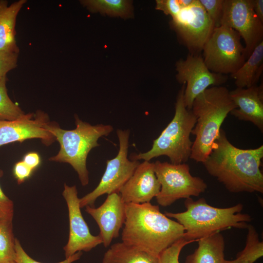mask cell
Here are the masks:
<instances>
[{"label": "cell", "mask_w": 263, "mask_h": 263, "mask_svg": "<svg viewBox=\"0 0 263 263\" xmlns=\"http://www.w3.org/2000/svg\"><path fill=\"white\" fill-rule=\"evenodd\" d=\"M263 146L241 149L233 145L221 129L212 150L203 163L207 172L233 193H263L260 169Z\"/></svg>", "instance_id": "6da1fadb"}, {"label": "cell", "mask_w": 263, "mask_h": 263, "mask_svg": "<svg viewBox=\"0 0 263 263\" xmlns=\"http://www.w3.org/2000/svg\"><path fill=\"white\" fill-rule=\"evenodd\" d=\"M126 219L121 239L125 244L159 255L184 237L183 226L150 203L125 204Z\"/></svg>", "instance_id": "7a4b0ae2"}, {"label": "cell", "mask_w": 263, "mask_h": 263, "mask_svg": "<svg viewBox=\"0 0 263 263\" xmlns=\"http://www.w3.org/2000/svg\"><path fill=\"white\" fill-rule=\"evenodd\" d=\"M237 106L225 87L211 86L194 100L191 111L196 117L191 134L195 136L190 158L203 163L212 151L221 127Z\"/></svg>", "instance_id": "3957f363"}, {"label": "cell", "mask_w": 263, "mask_h": 263, "mask_svg": "<svg viewBox=\"0 0 263 263\" xmlns=\"http://www.w3.org/2000/svg\"><path fill=\"white\" fill-rule=\"evenodd\" d=\"M186 211L173 213L165 212L169 218H172L184 227V238L187 241L196 242L220 231L236 228H246L247 223L252 220L248 214L241 213L243 205L219 208L208 205L204 198L196 201L191 197L186 199Z\"/></svg>", "instance_id": "277c9868"}, {"label": "cell", "mask_w": 263, "mask_h": 263, "mask_svg": "<svg viewBox=\"0 0 263 263\" xmlns=\"http://www.w3.org/2000/svg\"><path fill=\"white\" fill-rule=\"evenodd\" d=\"M75 129L64 130L54 122H50L45 127L59 142L60 150L49 160L69 164L77 172L81 185L89 182L86 160L91 150L99 146L98 140L108 136L113 130L112 126L102 124L92 125L75 115Z\"/></svg>", "instance_id": "5b68a950"}, {"label": "cell", "mask_w": 263, "mask_h": 263, "mask_svg": "<svg viewBox=\"0 0 263 263\" xmlns=\"http://www.w3.org/2000/svg\"><path fill=\"white\" fill-rule=\"evenodd\" d=\"M186 84L179 90L175 104L174 116L159 136L153 141L151 148L144 153L132 154V160L150 161L160 156H168L174 164L186 163L190 158L193 142L190 139L196 117L185 106Z\"/></svg>", "instance_id": "8992f818"}, {"label": "cell", "mask_w": 263, "mask_h": 263, "mask_svg": "<svg viewBox=\"0 0 263 263\" xmlns=\"http://www.w3.org/2000/svg\"><path fill=\"white\" fill-rule=\"evenodd\" d=\"M241 37L226 26L214 28L203 48V58L212 72L226 75L236 72L246 59Z\"/></svg>", "instance_id": "52a82bcc"}, {"label": "cell", "mask_w": 263, "mask_h": 263, "mask_svg": "<svg viewBox=\"0 0 263 263\" xmlns=\"http://www.w3.org/2000/svg\"><path fill=\"white\" fill-rule=\"evenodd\" d=\"M154 167L161 185L155 198L162 207L169 206L179 199L198 196L207 188L203 179L191 174L189 165L186 163L174 164L157 160Z\"/></svg>", "instance_id": "ba28073f"}, {"label": "cell", "mask_w": 263, "mask_h": 263, "mask_svg": "<svg viewBox=\"0 0 263 263\" xmlns=\"http://www.w3.org/2000/svg\"><path fill=\"white\" fill-rule=\"evenodd\" d=\"M119 150L116 156L106 162L105 170L97 186L91 192L79 198L81 208L94 207V203L100 196L118 193L140 164L139 161L128 158L130 131L118 129Z\"/></svg>", "instance_id": "9c48e42d"}, {"label": "cell", "mask_w": 263, "mask_h": 263, "mask_svg": "<svg viewBox=\"0 0 263 263\" xmlns=\"http://www.w3.org/2000/svg\"><path fill=\"white\" fill-rule=\"evenodd\" d=\"M169 25L179 41L192 55L201 54L215 28L199 0H194L189 6L182 8L172 18Z\"/></svg>", "instance_id": "30bf717a"}, {"label": "cell", "mask_w": 263, "mask_h": 263, "mask_svg": "<svg viewBox=\"0 0 263 263\" xmlns=\"http://www.w3.org/2000/svg\"><path fill=\"white\" fill-rule=\"evenodd\" d=\"M177 81L186 84L184 102L191 110L194 99L210 86H220L227 79L226 75L211 72L206 65L203 56L188 54L186 59H180L175 64Z\"/></svg>", "instance_id": "8fae6325"}, {"label": "cell", "mask_w": 263, "mask_h": 263, "mask_svg": "<svg viewBox=\"0 0 263 263\" xmlns=\"http://www.w3.org/2000/svg\"><path fill=\"white\" fill-rule=\"evenodd\" d=\"M221 25L235 30L243 38L246 59L263 41V22L256 16L252 0H225Z\"/></svg>", "instance_id": "7c38bea8"}, {"label": "cell", "mask_w": 263, "mask_h": 263, "mask_svg": "<svg viewBox=\"0 0 263 263\" xmlns=\"http://www.w3.org/2000/svg\"><path fill=\"white\" fill-rule=\"evenodd\" d=\"M62 195L67 205L69 220L68 240L63 247L65 258H67L77 252H88L103 242L99 235H93L90 231L81 212L75 186L65 184Z\"/></svg>", "instance_id": "4fadbf2b"}, {"label": "cell", "mask_w": 263, "mask_h": 263, "mask_svg": "<svg viewBox=\"0 0 263 263\" xmlns=\"http://www.w3.org/2000/svg\"><path fill=\"white\" fill-rule=\"evenodd\" d=\"M50 122L48 114L41 111L25 113L14 120H0V146L33 138L39 139L44 145L49 146L56 140L45 128Z\"/></svg>", "instance_id": "5bb4252c"}, {"label": "cell", "mask_w": 263, "mask_h": 263, "mask_svg": "<svg viewBox=\"0 0 263 263\" xmlns=\"http://www.w3.org/2000/svg\"><path fill=\"white\" fill-rule=\"evenodd\" d=\"M125 203L119 193L108 195L103 203L98 207L86 206V212L97 224L104 247L110 246L113 240L119 236L126 219Z\"/></svg>", "instance_id": "9a60e30c"}, {"label": "cell", "mask_w": 263, "mask_h": 263, "mask_svg": "<svg viewBox=\"0 0 263 263\" xmlns=\"http://www.w3.org/2000/svg\"><path fill=\"white\" fill-rule=\"evenodd\" d=\"M161 185L154 171V163H140L119 193L125 204L150 203L160 192Z\"/></svg>", "instance_id": "2e32d148"}, {"label": "cell", "mask_w": 263, "mask_h": 263, "mask_svg": "<svg viewBox=\"0 0 263 263\" xmlns=\"http://www.w3.org/2000/svg\"><path fill=\"white\" fill-rule=\"evenodd\" d=\"M237 106L230 113L240 120L249 121L263 131V85L238 88L229 91Z\"/></svg>", "instance_id": "e0dca14e"}, {"label": "cell", "mask_w": 263, "mask_h": 263, "mask_svg": "<svg viewBox=\"0 0 263 263\" xmlns=\"http://www.w3.org/2000/svg\"><path fill=\"white\" fill-rule=\"evenodd\" d=\"M26 1L19 0L8 5L7 0H0V51L19 53L15 26L18 13Z\"/></svg>", "instance_id": "ac0fdd59"}, {"label": "cell", "mask_w": 263, "mask_h": 263, "mask_svg": "<svg viewBox=\"0 0 263 263\" xmlns=\"http://www.w3.org/2000/svg\"><path fill=\"white\" fill-rule=\"evenodd\" d=\"M197 242V248L186 257L185 263H224L225 241L221 234H213Z\"/></svg>", "instance_id": "d6986e66"}, {"label": "cell", "mask_w": 263, "mask_h": 263, "mask_svg": "<svg viewBox=\"0 0 263 263\" xmlns=\"http://www.w3.org/2000/svg\"><path fill=\"white\" fill-rule=\"evenodd\" d=\"M102 263H160L154 256L123 243L112 244L104 254Z\"/></svg>", "instance_id": "ffe728a7"}, {"label": "cell", "mask_w": 263, "mask_h": 263, "mask_svg": "<svg viewBox=\"0 0 263 263\" xmlns=\"http://www.w3.org/2000/svg\"><path fill=\"white\" fill-rule=\"evenodd\" d=\"M263 70V41L254 49L244 64L230 75L238 88H249L257 85Z\"/></svg>", "instance_id": "44dd1931"}, {"label": "cell", "mask_w": 263, "mask_h": 263, "mask_svg": "<svg viewBox=\"0 0 263 263\" xmlns=\"http://www.w3.org/2000/svg\"><path fill=\"white\" fill-rule=\"evenodd\" d=\"M81 4L92 13L123 19L133 16L132 1L127 0H83Z\"/></svg>", "instance_id": "7402d4cb"}, {"label": "cell", "mask_w": 263, "mask_h": 263, "mask_svg": "<svg viewBox=\"0 0 263 263\" xmlns=\"http://www.w3.org/2000/svg\"><path fill=\"white\" fill-rule=\"evenodd\" d=\"M15 239L12 221L0 222V262L15 261Z\"/></svg>", "instance_id": "603a6c76"}, {"label": "cell", "mask_w": 263, "mask_h": 263, "mask_svg": "<svg viewBox=\"0 0 263 263\" xmlns=\"http://www.w3.org/2000/svg\"><path fill=\"white\" fill-rule=\"evenodd\" d=\"M7 81L6 76L0 79V120L11 121L22 117L25 113L9 97Z\"/></svg>", "instance_id": "cb8c5ba5"}, {"label": "cell", "mask_w": 263, "mask_h": 263, "mask_svg": "<svg viewBox=\"0 0 263 263\" xmlns=\"http://www.w3.org/2000/svg\"><path fill=\"white\" fill-rule=\"evenodd\" d=\"M245 245L239 253L254 263L263 256V242L259 239L258 233L254 226L248 225Z\"/></svg>", "instance_id": "d4e9b609"}, {"label": "cell", "mask_w": 263, "mask_h": 263, "mask_svg": "<svg viewBox=\"0 0 263 263\" xmlns=\"http://www.w3.org/2000/svg\"><path fill=\"white\" fill-rule=\"evenodd\" d=\"M194 242L187 241L182 237L165 249L159 255L160 263H179V258L183 248Z\"/></svg>", "instance_id": "484cf974"}, {"label": "cell", "mask_w": 263, "mask_h": 263, "mask_svg": "<svg viewBox=\"0 0 263 263\" xmlns=\"http://www.w3.org/2000/svg\"><path fill=\"white\" fill-rule=\"evenodd\" d=\"M225 0H199L208 16L212 21L214 27L221 26Z\"/></svg>", "instance_id": "4316f807"}, {"label": "cell", "mask_w": 263, "mask_h": 263, "mask_svg": "<svg viewBox=\"0 0 263 263\" xmlns=\"http://www.w3.org/2000/svg\"><path fill=\"white\" fill-rule=\"evenodd\" d=\"M15 249L16 253L15 261L16 263H43L36 261L29 256L17 238L15 239ZM82 254L81 251L77 252L72 256L65 258L64 260L57 263H72L79 259Z\"/></svg>", "instance_id": "83f0119b"}, {"label": "cell", "mask_w": 263, "mask_h": 263, "mask_svg": "<svg viewBox=\"0 0 263 263\" xmlns=\"http://www.w3.org/2000/svg\"><path fill=\"white\" fill-rule=\"evenodd\" d=\"M19 53L0 51V79L17 66Z\"/></svg>", "instance_id": "f1b7e54d"}, {"label": "cell", "mask_w": 263, "mask_h": 263, "mask_svg": "<svg viewBox=\"0 0 263 263\" xmlns=\"http://www.w3.org/2000/svg\"><path fill=\"white\" fill-rule=\"evenodd\" d=\"M3 174L0 169V178ZM14 216V203L3 192L0 186V222L13 221Z\"/></svg>", "instance_id": "f546056e"}, {"label": "cell", "mask_w": 263, "mask_h": 263, "mask_svg": "<svg viewBox=\"0 0 263 263\" xmlns=\"http://www.w3.org/2000/svg\"><path fill=\"white\" fill-rule=\"evenodd\" d=\"M155 9L162 11L172 18L176 16L182 9L178 0H156Z\"/></svg>", "instance_id": "4dcf8cb0"}, {"label": "cell", "mask_w": 263, "mask_h": 263, "mask_svg": "<svg viewBox=\"0 0 263 263\" xmlns=\"http://www.w3.org/2000/svg\"><path fill=\"white\" fill-rule=\"evenodd\" d=\"M34 170L23 161L17 162L13 168V175L19 184H21L28 179Z\"/></svg>", "instance_id": "1f68e13d"}, {"label": "cell", "mask_w": 263, "mask_h": 263, "mask_svg": "<svg viewBox=\"0 0 263 263\" xmlns=\"http://www.w3.org/2000/svg\"><path fill=\"white\" fill-rule=\"evenodd\" d=\"M28 167L34 170L40 163V158L38 154L35 152L27 153L22 160Z\"/></svg>", "instance_id": "d6a6232c"}, {"label": "cell", "mask_w": 263, "mask_h": 263, "mask_svg": "<svg viewBox=\"0 0 263 263\" xmlns=\"http://www.w3.org/2000/svg\"><path fill=\"white\" fill-rule=\"evenodd\" d=\"M254 11L260 20L263 22V0H252Z\"/></svg>", "instance_id": "836d02e7"}, {"label": "cell", "mask_w": 263, "mask_h": 263, "mask_svg": "<svg viewBox=\"0 0 263 263\" xmlns=\"http://www.w3.org/2000/svg\"><path fill=\"white\" fill-rule=\"evenodd\" d=\"M224 263H252L247 258L244 256L238 253L236 258L233 260H225Z\"/></svg>", "instance_id": "e575fe53"}, {"label": "cell", "mask_w": 263, "mask_h": 263, "mask_svg": "<svg viewBox=\"0 0 263 263\" xmlns=\"http://www.w3.org/2000/svg\"><path fill=\"white\" fill-rule=\"evenodd\" d=\"M182 8L189 6L194 1V0H178Z\"/></svg>", "instance_id": "d590c367"}, {"label": "cell", "mask_w": 263, "mask_h": 263, "mask_svg": "<svg viewBox=\"0 0 263 263\" xmlns=\"http://www.w3.org/2000/svg\"><path fill=\"white\" fill-rule=\"evenodd\" d=\"M0 263H16L15 261H9L6 262H0Z\"/></svg>", "instance_id": "8d00e7d4"}]
</instances>
